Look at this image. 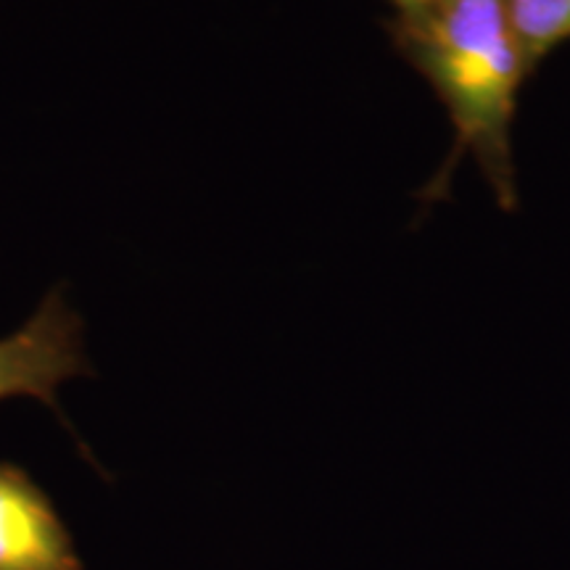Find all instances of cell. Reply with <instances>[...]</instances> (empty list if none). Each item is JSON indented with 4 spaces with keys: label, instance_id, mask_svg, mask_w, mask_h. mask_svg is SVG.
<instances>
[{
    "label": "cell",
    "instance_id": "obj_1",
    "mask_svg": "<svg viewBox=\"0 0 570 570\" xmlns=\"http://www.w3.org/2000/svg\"><path fill=\"white\" fill-rule=\"evenodd\" d=\"M389 32L399 53L436 90L452 117L458 146L431 185V198L458 164L473 154L497 202L512 209L510 127L518 88L531 75L504 0H431L412 13H396Z\"/></svg>",
    "mask_w": 570,
    "mask_h": 570
},
{
    "label": "cell",
    "instance_id": "obj_2",
    "mask_svg": "<svg viewBox=\"0 0 570 570\" xmlns=\"http://www.w3.org/2000/svg\"><path fill=\"white\" fill-rule=\"evenodd\" d=\"M85 370L82 323L53 291L17 333L0 338V402L32 396L56 407V391Z\"/></svg>",
    "mask_w": 570,
    "mask_h": 570
},
{
    "label": "cell",
    "instance_id": "obj_3",
    "mask_svg": "<svg viewBox=\"0 0 570 570\" xmlns=\"http://www.w3.org/2000/svg\"><path fill=\"white\" fill-rule=\"evenodd\" d=\"M0 570H82L51 499L9 462H0Z\"/></svg>",
    "mask_w": 570,
    "mask_h": 570
},
{
    "label": "cell",
    "instance_id": "obj_4",
    "mask_svg": "<svg viewBox=\"0 0 570 570\" xmlns=\"http://www.w3.org/2000/svg\"><path fill=\"white\" fill-rule=\"evenodd\" d=\"M529 69L570 40V0H504Z\"/></svg>",
    "mask_w": 570,
    "mask_h": 570
},
{
    "label": "cell",
    "instance_id": "obj_5",
    "mask_svg": "<svg viewBox=\"0 0 570 570\" xmlns=\"http://www.w3.org/2000/svg\"><path fill=\"white\" fill-rule=\"evenodd\" d=\"M391 3L396 6V13H412V11L423 9V6L431 3V0H391Z\"/></svg>",
    "mask_w": 570,
    "mask_h": 570
}]
</instances>
